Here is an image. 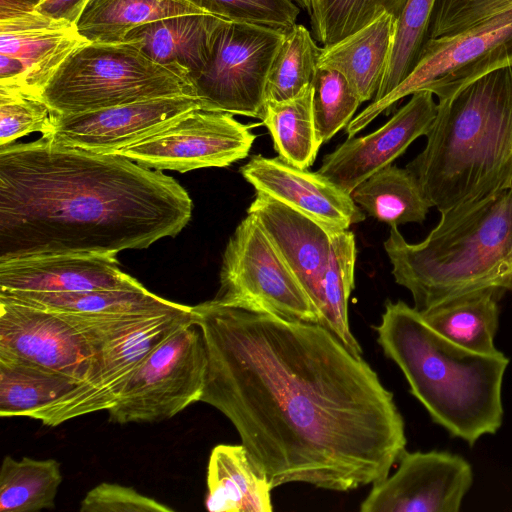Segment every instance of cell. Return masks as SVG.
<instances>
[{"instance_id": "1", "label": "cell", "mask_w": 512, "mask_h": 512, "mask_svg": "<svg viewBox=\"0 0 512 512\" xmlns=\"http://www.w3.org/2000/svg\"><path fill=\"white\" fill-rule=\"evenodd\" d=\"M192 320L207 352L201 401L230 420L272 489L373 485L406 451L393 394L322 325L215 300Z\"/></svg>"}, {"instance_id": "2", "label": "cell", "mask_w": 512, "mask_h": 512, "mask_svg": "<svg viewBox=\"0 0 512 512\" xmlns=\"http://www.w3.org/2000/svg\"><path fill=\"white\" fill-rule=\"evenodd\" d=\"M193 203L172 176L45 137L0 146V262L117 254L175 237Z\"/></svg>"}, {"instance_id": "3", "label": "cell", "mask_w": 512, "mask_h": 512, "mask_svg": "<svg viewBox=\"0 0 512 512\" xmlns=\"http://www.w3.org/2000/svg\"><path fill=\"white\" fill-rule=\"evenodd\" d=\"M427 142L406 168L440 213L512 185V66L438 101Z\"/></svg>"}, {"instance_id": "4", "label": "cell", "mask_w": 512, "mask_h": 512, "mask_svg": "<svg viewBox=\"0 0 512 512\" xmlns=\"http://www.w3.org/2000/svg\"><path fill=\"white\" fill-rule=\"evenodd\" d=\"M375 329L385 355L436 424L471 446L498 431L509 364L505 354L477 353L451 342L403 301H388Z\"/></svg>"}, {"instance_id": "5", "label": "cell", "mask_w": 512, "mask_h": 512, "mask_svg": "<svg viewBox=\"0 0 512 512\" xmlns=\"http://www.w3.org/2000/svg\"><path fill=\"white\" fill-rule=\"evenodd\" d=\"M384 249L419 312L482 291L503 296L512 291V185L441 213L420 243L391 226Z\"/></svg>"}, {"instance_id": "6", "label": "cell", "mask_w": 512, "mask_h": 512, "mask_svg": "<svg viewBox=\"0 0 512 512\" xmlns=\"http://www.w3.org/2000/svg\"><path fill=\"white\" fill-rule=\"evenodd\" d=\"M195 97L182 67L154 62L128 42H87L62 62L40 93L59 114H76L150 99Z\"/></svg>"}, {"instance_id": "7", "label": "cell", "mask_w": 512, "mask_h": 512, "mask_svg": "<svg viewBox=\"0 0 512 512\" xmlns=\"http://www.w3.org/2000/svg\"><path fill=\"white\" fill-rule=\"evenodd\" d=\"M512 66V9L458 34L428 38L407 78L380 100L372 101L346 126L356 136L381 113L418 91L445 100L482 76Z\"/></svg>"}, {"instance_id": "8", "label": "cell", "mask_w": 512, "mask_h": 512, "mask_svg": "<svg viewBox=\"0 0 512 512\" xmlns=\"http://www.w3.org/2000/svg\"><path fill=\"white\" fill-rule=\"evenodd\" d=\"M207 352L201 329L183 326L156 347L124 382L109 421L157 422L201 401Z\"/></svg>"}, {"instance_id": "9", "label": "cell", "mask_w": 512, "mask_h": 512, "mask_svg": "<svg viewBox=\"0 0 512 512\" xmlns=\"http://www.w3.org/2000/svg\"><path fill=\"white\" fill-rule=\"evenodd\" d=\"M213 300L288 320L318 323L317 312L300 283L248 213L226 245L220 289Z\"/></svg>"}, {"instance_id": "10", "label": "cell", "mask_w": 512, "mask_h": 512, "mask_svg": "<svg viewBox=\"0 0 512 512\" xmlns=\"http://www.w3.org/2000/svg\"><path fill=\"white\" fill-rule=\"evenodd\" d=\"M284 31L224 20L205 68L192 80L200 108L261 119L265 87Z\"/></svg>"}, {"instance_id": "11", "label": "cell", "mask_w": 512, "mask_h": 512, "mask_svg": "<svg viewBox=\"0 0 512 512\" xmlns=\"http://www.w3.org/2000/svg\"><path fill=\"white\" fill-rule=\"evenodd\" d=\"M251 127L233 114L198 108L115 154L160 171L227 167L248 156L257 137Z\"/></svg>"}, {"instance_id": "12", "label": "cell", "mask_w": 512, "mask_h": 512, "mask_svg": "<svg viewBox=\"0 0 512 512\" xmlns=\"http://www.w3.org/2000/svg\"><path fill=\"white\" fill-rule=\"evenodd\" d=\"M31 0H0V89L40 97L68 55L87 41L76 25L45 16Z\"/></svg>"}, {"instance_id": "13", "label": "cell", "mask_w": 512, "mask_h": 512, "mask_svg": "<svg viewBox=\"0 0 512 512\" xmlns=\"http://www.w3.org/2000/svg\"><path fill=\"white\" fill-rule=\"evenodd\" d=\"M192 322L191 307L158 316L112 343L92 357L85 380L32 419L54 427L85 414L110 409L124 382L140 363L164 340Z\"/></svg>"}, {"instance_id": "14", "label": "cell", "mask_w": 512, "mask_h": 512, "mask_svg": "<svg viewBox=\"0 0 512 512\" xmlns=\"http://www.w3.org/2000/svg\"><path fill=\"white\" fill-rule=\"evenodd\" d=\"M397 471L374 483L361 512H457L473 484L470 463L446 451L407 452Z\"/></svg>"}, {"instance_id": "15", "label": "cell", "mask_w": 512, "mask_h": 512, "mask_svg": "<svg viewBox=\"0 0 512 512\" xmlns=\"http://www.w3.org/2000/svg\"><path fill=\"white\" fill-rule=\"evenodd\" d=\"M200 108L194 97H165L94 111H52L42 136L56 143L95 153H115L164 129Z\"/></svg>"}, {"instance_id": "16", "label": "cell", "mask_w": 512, "mask_h": 512, "mask_svg": "<svg viewBox=\"0 0 512 512\" xmlns=\"http://www.w3.org/2000/svg\"><path fill=\"white\" fill-rule=\"evenodd\" d=\"M0 359L85 380L92 350L63 314L0 297Z\"/></svg>"}, {"instance_id": "17", "label": "cell", "mask_w": 512, "mask_h": 512, "mask_svg": "<svg viewBox=\"0 0 512 512\" xmlns=\"http://www.w3.org/2000/svg\"><path fill=\"white\" fill-rule=\"evenodd\" d=\"M437 112L429 91H418L379 129L348 138L325 155L317 172L351 193L361 182L400 157L421 136H426Z\"/></svg>"}, {"instance_id": "18", "label": "cell", "mask_w": 512, "mask_h": 512, "mask_svg": "<svg viewBox=\"0 0 512 512\" xmlns=\"http://www.w3.org/2000/svg\"><path fill=\"white\" fill-rule=\"evenodd\" d=\"M247 213L256 219L300 283L317 312L319 324L324 278L337 231L259 191Z\"/></svg>"}, {"instance_id": "19", "label": "cell", "mask_w": 512, "mask_h": 512, "mask_svg": "<svg viewBox=\"0 0 512 512\" xmlns=\"http://www.w3.org/2000/svg\"><path fill=\"white\" fill-rule=\"evenodd\" d=\"M240 172L262 192L320 222L331 230H347L365 220L363 210L344 191L319 172L296 167L279 156L254 155Z\"/></svg>"}, {"instance_id": "20", "label": "cell", "mask_w": 512, "mask_h": 512, "mask_svg": "<svg viewBox=\"0 0 512 512\" xmlns=\"http://www.w3.org/2000/svg\"><path fill=\"white\" fill-rule=\"evenodd\" d=\"M142 287L138 280L120 269L115 254H58L0 262V292L3 293H66Z\"/></svg>"}, {"instance_id": "21", "label": "cell", "mask_w": 512, "mask_h": 512, "mask_svg": "<svg viewBox=\"0 0 512 512\" xmlns=\"http://www.w3.org/2000/svg\"><path fill=\"white\" fill-rule=\"evenodd\" d=\"M223 21L211 14L166 17L135 27L124 42L156 63L184 68L192 82L208 63Z\"/></svg>"}, {"instance_id": "22", "label": "cell", "mask_w": 512, "mask_h": 512, "mask_svg": "<svg viewBox=\"0 0 512 512\" xmlns=\"http://www.w3.org/2000/svg\"><path fill=\"white\" fill-rule=\"evenodd\" d=\"M396 18L383 13L366 26L321 48L318 67L342 74L361 102L373 100L390 58Z\"/></svg>"}, {"instance_id": "23", "label": "cell", "mask_w": 512, "mask_h": 512, "mask_svg": "<svg viewBox=\"0 0 512 512\" xmlns=\"http://www.w3.org/2000/svg\"><path fill=\"white\" fill-rule=\"evenodd\" d=\"M271 490L242 444H220L212 449L207 467L208 511L271 512Z\"/></svg>"}, {"instance_id": "24", "label": "cell", "mask_w": 512, "mask_h": 512, "mask_svg": "<svg viewBox=\"0 0 512 512\" xmlns=\"http://www.w3.org/2000/svg\"><path fill=\"white\" fill-rule=\"evenodd\" d=\"M0 297L37 308L82 316L115 314H167L191 309V306L164 299L147 290H91L66 293L0 292Z\"/></svg>"}, {"instance_id": "25", "label": "cell", "mask_w": 512, "mask_h": 512, "mask_svg": "<svg viewBox=\"0 0 512 512\" xmlns=\"http://www.w3.org/2000/svg\"><path fill=\"white\" fill-rule=\"evenodd\" d=\"M492 291L465 295L424 312L425 322L451 342L473 352L492 354L499 350L494 338L499 324L498 300Z\"/></svg>"}, {"instance_id": "26", "label": "cell", "mask_w": 512, "mask_h": 512, "mask_svg": "<svg viewBox=\"0 0 512 512\" xmlns=\"http://www.w3.org/2000/svg\"><path fill=\"white\" fill-rule=\"evenodd\" d=\"M182 14H208L181 0H87L75 22L92 43H120L140 25Z\"/></svg>"}, {"instance_id": "27", "label": "cell", "mask_w": 512, "mask_h": 512, "mask_svg": "<svg viewBox=\"0 0 512 512\" xmlns=\"http://www.w3.org/2000/svg\"><path fill=\"white\" fill-rule=\"evenodd\" d=\"M350 195L369 216L390 227L422 223L432 207L416 177L392 164L369 176Z\"/></svg>"}, {"instance_id": "28", "label": "cell", "mask_w": 512, "mask_h": 512, "mask_svg": "<svg viewBox=\"0 0 512 512\" xmlns=\"http://www.w3.org/2000/svg\"><path fill=\"white\" fill-rule=\"evenodd\" d=\"M79 383L37 365L0 359V416L32 418Z\"/></svg>"}, {"instance_id": "29", "label": "cell", "mask_w": 512, "mask_h": 512, "mask_svg": "<svg viewBox=\"0 0 512 512\" xmlns=\"http://www.w3.org/2000/svg\"><path fill=\"white\" fill-rule=\"evenodd\" d=\"M261 120L280 158L304 169L314 163L321 144L314 124L312 84L293 98L265 102Z\"/></svg>"}, {"instance_id": "30", "label": "cell", "mask_w": 512, "mask_h": 512, "mask_svg": "<svg viewBox=\"0 0 512 512\" xmlns=\"http://www.w3.org/2000/svg\"><path fill=\"white\" fill-rule=\"evenodd\" d=\"M62 479L60 464L54 459L5 456L0 471V511L53 509Z\"/></svg>"}, {"instance_id": "31", "label": "cell", "mask_w": 512, "mask_h": 512, "mask_svg": "<svg viewBox=\"0 0 512 512\" xmlns=\"http://www.w3.org/2000/svg\"><path fill=\"white\" fill-rule=\"evenodd\" d=\"M356 243L349 230L335 232L323 284L319 324L331 331L351 353L362 357V348L350 329L348 303L354 288Z\"/></svg>"}, {"instance_id": "32", "label": "cell", "mask_w": 512, "mask_h": 512, "mask_svg": "<svg viewBox=\"0 0 512 512\" xmlns=\"http://www.w3.org/2000/svg\"><path fill=\"white\" fill-rule=\"evenodd\" d=\"M316 42L301 24L284 32L268 73L265 102L293 98L312 84L321 52Z\"/></svg>"}, {"instance_id": "33", "label": "cell", "mask_w": 512, "mask_h": 512, "mask_svg": "<svg viewBox=\"0 0 512 512\" xmlns=\"http://www.w3.org/2000/svg\"><path fill=\"white\" fill-rule=\"evenodd\" d=\"M436 0H407L396 19L395 35L387 68L372 101L385 97L415 68L429 37Z\"/></svg>"}, {"instance_id": "34", "label": "cell", "mask_w": 512, "mask_h": 512, "mask_svg": "<svg viewBox=\"0 0 512 512\" xmlns=\"http://www.w3.org/2000/svg\"><path fill=\"white\" fill-rule=\"evenodd\" d=\"M407 0H324L311 25L315 40L333 44L388 13L399 17Z\"/></svg>"}, {"instance_id": "35", "label": "cell", "mask_w": 512, "mask_h": 512, "mask_svg": "<svg viewBox=\"0 0 512 512\" xmlns=\"http://www.w3.org/2000/svg\"><path fill=\"white\" fill-rule=\"evenodd\" d=\"M312 86L315 130L322 145L350 123L362 102L345 77L335 70L318 67Z\"/></svg>"}, {"instance_id": "36", "label": "cell", "mask_w": 512, "mask_h": 512, "mask_svg": "<svg viewBox=\"0 0 512 512\" xmlns=\"http://www.w3.org/2000/svg\"><path fill=\"white\" fill-rule=\"evenodd\" d=\"M231 22L286 31L296 24L300 8L293 0H181Z\"/></svg>"}, {"instance_id": "37", "label": "cell", "mask_w": 512, "mask_h": 512, "mask_svg": "<svg viewBox=\"0 0 512 512\" xmlns=\"http://www.w3.org/2000/svg\"><path fill=\"white\" fill-rule=\"evenodd\" d=\"M52 114L37 96L0 89V146L32 132H43Z\"/></svg>"}, {"instance_id": "38", "label": "cell", "mask_w": 512, "mask_h": 512, "mask_svg": "<svg viewBox=\"0 0 512 512\" xmlns=\"http://www.w3.org/2000/svg\"><path fill=\"white\" fill-rule=\"evenodd\" d=\"M509 9L512 0H436L428 38L458 34Z\"/></svg>"}, {"instance_id": "39", "label": "cell", "mask_w": 512, "mask_h": 512, "mask_svg": "<svg viewBox=\"0 0 512 512\" xmlns=\"http://www.w3.org/2000/svg\"><path fill=\"white\" fill-rule=\"evenodd\" d=\"M60 314L66 316L84 335L92 350V357L112 343L139 329L150 320L165 315L130 313L107 316H82L66 313Z\"/></svg>"}, {"instance_id": "40", "label": "cell", "mask_w": 512, "mask_h": 512, "mask_svg": "<svg viewBox=\"0 0 512 512\" xmlns=\"http://www.w3.org/2000/svg\"><path fill=\"white\" fill-rule=\"evenodd\" d=\"M81 512H173L171 507L147 497L132 487L102 482L80 503Z\"/></svg>"}, {"instance_id": "41", "label": "cell", "mask_w": 512, "mask_h": 512, "mask_svg": "<svg viewBox=\"0 0 512 512\" xmlns=\"http://www.w3.org/2000/svg\"><path fill=\"white\" fill-rule=\"evenodd\" d=\"M87 0H40L35 10L45 16L75 24Z\"/></svg>"}, {"instance_id": "42", "label": "cell", "mask_w": 512, "mask_h": 512, "mask_svg": "<svg viewBox=\"0 0 512 512\" xmlns=\"http://www.w3.org/2000/svg\"><path fill=\"white\" fill-rule=\"evenodd\" d=\"M309 16L310 24L315 21L324 0H293Z\"/></svg>"}, {"instance_id": "43", "label": "cell", "mask_w": 512, "mask_h": 512, "mask_svg": "<svg viewBox=\"0 0 512 512\" xmlns=\"http://www.w3.org/2000/svg\"><path fill=\"white\" fill-rule=\"evenodd\" d=\"M31 1H33V2H35L37 4V2H39L40 0H31Z\"/></svg>"}]
</instances>
